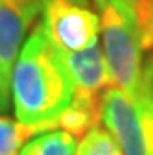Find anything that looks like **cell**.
Segmentation results:
<instances>
[{"instance_id": "cell-5", "label": "cell", "mask_w": 153, "mask_h": 155, "mask_svg": "<svg viewBox=\"0 0 153 155\" xmlns=\"http://www.w3.org/2000/svg\"><path fill=\"white\" fill-rule=\"evenodd\" d=\"M43 0H0V114L9 109L11 72Z\"/></svg>"}, {"instance_id": "cell-6", "label": "cell", "mask_w": 153, "mask_h": 155, "mask_svg": "<svg viewBox=\"0 0 153 155\" xmlns=\"http://www.w3.org/2000/svg\"><path fill=\"white\" fill-rule=\"evenodd\" d=\"M61 54L74 83V94L100 98L112 85L105 57L98 43L80 52H70V54L61 52Z\"/></svg>"}, {"instance_id": "cell-7", "label": "cell", "mask_w": 153, "mask_h": 155, "mask_svg": "<svg viewBox=\"0 0 153 155\" xmlns=\"http://www.w3.org/2000/svg\"><path fill=\"white\" fill-rule=\"evenodd\" d=\"M100 107H102V96L100 98H90V96L74 94L72 104L67 107V111L59 118H57L55 127L70 133L74 139L83 137L90 127L98 126Z\"/></svg>"}, {"instance_id": "cell-1", "label": "cell", "mask_w": 153, "mask_h": 155, "mask_svg": "<svg viewBox=\"0 0 153 155\" xmlns=\"http://www.w3.org/2000/svg\"><path fill=\"white\" fill-rule=\"evenodd\" d=\"M74 98V83L61 50L43 22L26 37L11 72V100L17 120L37 133L55 129Z\"/></svg>"}, {"instance_id": "cell-8", "label": "cell", "mask_w": 153, "mask_h": 155, "mask_svg": "<svg viewBox=\"0 0 153 155\" xmlns=\"http://www.w3.org/2000/svg\"><path fill=\"white\" fill-rule=\"evenodd\" d=\"M76 144L67 131H46L28 140L18 155H76Z\"/></svg>"}, {"instance_id": "cell-10", "label": "cell", "mask_w": 153, "mask_h": 155, "mask_svg": "<svg viewBox=\"0 0 153 155\" xmlns=\"http://www.w3.org/2000/svg\"><path fill=\"white\" fill-rule=\"evenodd\" d=\"M78 155H124V151L107 129L94 126L81 137Z\"/></svg>"}, {"instance_id": "cell-9", "label": "cell", "mask_w": 153, "mask_h": 155, "mask_svg": "<svg viewBox=\"0 0 153 155\" xmlns=\"http://www.w3.org/2000/svg\"><path fill=\"white\" fill-rule=\"evenodd\" d=\"M35 133L37 131L33 127L0 114V155H17L21 146Z\"/></svg>"}, {"instance_id": "cell-4", "label": "cell", "mask_w": 153, "mask_h": 155, "mask_svg": "<svg viewBox=\"0 0 153 155\" xmlns=\"http://www.w3.org/2000/svg\"><path fill=\"white\" fill-rule=\"evenodd\" d=\"M41 22L52 43L65 54L98 43L100 17L89 0H43Z\"/></svg>"}, {"instance_id": "cell-3", "label": "cell", "mask_w": 153, "mask_h": 155, "mask_svg": "<svg viewBox=\"0 0 153 155\" xmlns=\"http://www.w3.org/2000/svg\"><path fill=\"white\" fill-rule=\"evenodd\" d=\"M100 120L124 155H153V68L133 92L109 87L102 94Z\"/></svg>"}, {"instance_id": "cell-2", "label": "cell", "mask_w": 153, "mask_h": 155, "mask_svg": "<svg viewBox=\"0 0 153 155\" xmlns=\"http://www.w3.org/2000/svg\"><path fill=\"white\" fill-rule=\"evenodd\" d=\"M98 9L103 57L114 87L137 91L153 68L144 61V37L133 0H92Z\"/></svg>"}]
</instances>
